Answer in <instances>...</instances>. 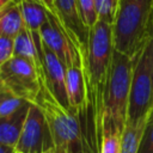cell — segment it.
I'll return each mask as SVG.
<instances>
[{
    "label": "cell",
    "instance_id": "cb8c5ba5",
    "mask_svg": "<svg viewBox=\"0 0 153 153\" xmlns=\"http://www.w3.org/2000/svg\"><path fill=\"white\" fill-rule=\"evenodd\" d=\"M30 1L36 2L37 5H39V6H42L43 8H45L49 13H51V14H54V16H56V17H57L54 0H30Z\"/></svg>",
    "mask_w": 153,
    "mask_h": 153
},
{
    "label": "cell",
    "instance_id": "83f0119b",
    "mask_svg": "<svg viewBox=\"0 0 153 153\" xmlns=\"http://www.w3.org/2000/svg\"><path fill=\"white\" fill-rule=\"evenodd\" d=\"M43 153H56V152H55V149H54V148H49V149L44 151Z\"/></svg>",
    "mask_w": 153,
    "mask_h": 153
},
{
    "label": "cell",
    "instance_id": "ffe728a7",
    "mask_svg": "<svg viewBox=\"0 0 153 153\" xmlns=\"http://www.w3.org/2000/svg\"><path fill=\"white\" fill-rule=\"evenodd\" d=\"M137 153H153V109L149 112Z\"/></svg>",
    "mask_w": 153,
    "mask_h": 153
},
{
    "label": "cell",
    "instance_id": "2e32d148",
    "mask_svg": "<svg viewBox=\"0 0 153 153\" xmlns=\"http://www.w3.org/2000/svg\"><path fill=\"white\" fill-rule=\"evenodd\" d=\"M147 120L148 117L136 123H126L121 139V153H137Z\"/></svg>",
    "mask_w": 153,
    "mask_h": 153
},
{
    "label": "cell",
    "instance_id": "52a82bcc",
    "mask_svg": "<svg viewBox=\"0 0 153 153\" xmlns=\"http://www.w3.org/2000/svg\"><path fill=\"white\" fill-rule=\"evenodd\" d=\"M49 148H54V146L45 116L36 104L31 103L14 151L18 153H43Z\"/></svg>",
    "mask_w": 153,
    "mask_h": 153
},
{
    "label": "cell",
    "instance_id": "4fadbf2b",
    "mask_svg": "<svg viewBox=\"0 0 153 153\" xmlns=\"http://www.w3.org/2000/svg\"><path fill=\"white\" fill-rule=\"evenodd\" d=\"M30 104L31 103L25 102L14 114L8 117L0 118V145L16 148L27 116Z\"/></svg>",
    "mask_w": 153,
    "mask_h": 153
},
{
    "label": "cell",
    "instance_id": "4316f807",
    "mask_svg": "<svg viewBox=\"0 0 153 153\" xmlns=\"http://www.w3.org/2000/svg\"><path fill=\"white\" fill-rule=\"evenodd\" d=\"M14 152H16L14 148H11V147L0 145V153H14Z\"/></svg>",
    "mask_w": 153,
    "mask_h": 153
},
{
    "label": "cell",
    "instance_id": "6da1fadb",
    "mask_svg": "<svg viewBox=\"0 0 153 153\" xmlns=\"http://www.w3.org/2000/svg\"><path fill=\"white\" fill-rule=\"evenodd\" d=\"M114 53L112 25L98 20L90 30L88 53L84 65L88 105L94 118L96 133L100 143L103 124V92L109 73L110 62Z\"/></svg>",
    "mask_w": 153,
    "mask_h": 153
},
{
    "label": "cell",
    "instance_id": "8992f818",
    "mask_svg": "<svg viewBox=\"0 0 153 153\" xmlns=\"http://www.w3.org/2000/svg\"><path fill=\"white\" fill-rule=\"evenodd\" d=\"M0 78L12 96L29 103H35L43 82L37 68L18 56H13L0 67Z\"/></svg>",
    "mask_w": 153,
    "mask_h": 153
},
{
    "label": "cell",
    "instance_id": "7c38bea8",
    "mask_svg": "<svg viewBox=\"0 0 153 153\" xmlns=\"http://www.w3.org/2000/svg\"><path fill=\"white\" fill-rule=\"evenodd\" d=\"M22 17L24 20V26L29 31L35 45L37 47L42 56V38L41 31L43 25L48 20V11L42 6L32 2L30 0H18Z\"/></svg>",
    "mask_w": 153,
    "mask_h": 153
},
{
    "label": "cell",
    "instance_id": "d6986e66",
    "mask_svg": "<svg viewBox=\"0 0 153 153\" xmlns=\"http://www.w3.org/2000/svg\"><path fill=\"white\" fill-rule=\"evenodd\" d=\"M78 1H79V10L82 23L88 30H91L98 22V14L96 11L94 0H78Z\"/></svg>",
    "mask_w": 153,
    "mask_h": 153
},
{
    "label": "cell",
    "instance_id": "603a6c76",
    "mask_svg": "<svg viewBox=\"0 0 153 153\" xmlns=\"http://www.w3.org/2000/svg\"><path fill=\"white\" fill-rule=\"evenodd\" d=\"M146 53H147L148 63H149V68H151V73H152V81H153V20L151 24L149 35H148V39L146 43Z\"/></svg>",
    "mask_w": 153,
    "mask_h": 153
},
{
    "label": "cell",
    "instance_id": "d4e9b609",
    "mask_svg": "<svg viewBox=\"0 0 153 153\" xmlns=\"http://www.w3.org/2000/svg\"><path fill=\"white\" fill-rule=\"evenodd\" d=\"M10 94H11V93L6 90L4 82H2V80H1V78H0V102H1L2 99H5L7 96H10Z\"/></svg>",
    "mask_w": 153,
    "mask_h": 153
},
{
    "label": "cell",
    "instance_id": "e0dca14e",
    "mask_svg": "<svg viewBox=\"0 0 153 153\" xmlns=\"http://www.w3.org/2000/svg\"><path fill=\"white\" fill-rule=\"evenodd\" d=\"M121 130L103 128L99 143V153H121Z\"/></svg>",
    "mask_w": 153,
    "mask_h": 153
},
{
    "label": "cell",
    "instance_id": "5b68a950",
    "mask_svg": "<svg viewBox=\"0 0 153 153\" xmlns=\"http://www.w3.org/2000/svg\"><path fill=\"white\" fill-rule=\"evenodd\" d=\"M153 109V81L146 45L134 61L127 122L136 123L149 116ZM126 122V123H127Z\"/></svg>",
    "mask_w": 153,
    "mask_h": 153
},
{
    "label": "cell",
    "instance_id": "484cf974",
    "mask_svg": "<svg viewBox=\"0 0 153 153\" xmlns=\"http://www.w3.org/2000/svg\"><path fill=\"white\" fill-rule=\"evenodd\" d=\"M13 1H16V0H0V13L2 11H5Z\"/></svg>",
    "mask_w": 153,
    "mask_h": 153
},
{
    "label": "cell",
    "instance_id": "44dd1931",
    "mask_svg": "<svg viewBox=\"0 0 153 153\" xmlns=\"http://www.w3.org/2000/svg\"><path fill=\"white\" fill-rule=\"evenodd\" d=\"M24 103H25V100L18 98V97H14V96H12V94L7 96L5 99H2V100L0 102V118L11 116V115L14 114Z\"/></svg>",
    "mask_w": 153,
    "mask_h": 153
},
{
    "label": "cell",
    "instance_id": "8fae6325",
    "mask_svg": "<svg viewBox=\"0 0 153 153\" xmlns=\"http://www.w3.org/2000/svg\"><path fill=\"white\" fill-rule=\"evenodd\" d=\"M66 87L71 109L79 116L88 111V92L85 69L82 66L66 68Z\"/></svg>",
    "mask_w": 153,
    "mask_h": 153
},
{
    "label": "cell",
    "instance_id": "ac0fdd59",
    "mask_svg": "<svg viewBox=\"0 0 153 153\" xmlns=\"http://www.w3.org/2000/svg\"><path fill=\"white\" fill-rule=\"evenodd\" d=\"M118 0H94L98 20H103L108 24L114 23Z\"/></svg>",
    "mask_w": 153,
    "mask_h": 153
},
{
    "label": "cell",
    "instance_id": "5bb4252c",
    "mask_svg": "<svg viewBox=\"0 0 153 153\" xmlns=\"http://www.w3.org/2000/svg\"><path fill=\"white\" fill-rule=\"evenodd\" d=\"M14 43V56L18 57H23L25 60H27L29 62H31L38 71L42 81L44 79V72H43V62H42V56L37 49V47L35 45L29 31L24 27L18 35L17 37L13 39Z\"/></svg>",
    "mask_w": 153,
    "mask_h": 153
},
{
    "label": "cell",
    "instance_id": "9c48e42d",
    "mask_svg": "<svg viewBox=\"0 0 153 153\" xmlns=\"http://www.w3.org/2000/svg\"><path fill=\"white\" fill-rule=\"evenodd\" d=\"M56 14L73 44L81 54L85 65L88 53L90 30L84 25L78 0H54Z\"/></svg>",
    "mask_w": 153,
    "mask_h": 153
},
{
    "label": "cell",
    "instance_id": "7a4b0ae2",
    "mask_svg": "<svg viewBox=\"0 0 153 153\" xmlns=\"http://www.w3.org/2000/svg\"><path fill=\"white\" fill-rule=\"evenodd\" d=\"M153 20V0H118L112 23L114 49L133 61L145 48Z\"/></svg>",
    "mask_w": 153,
    "mask_h": 153
},
{
    "label": "cell",
    "instance_id": "ba28073f",
    "mask_svg": "<svg viewBox=\"0 0 153 153\" xmlns=\"http://www.w3.org/2000/svg\"><path fill=\"white\" fill-rule=\"evenodd\" d=\"M42 43L45 44L65 65L66 68L72 66H82V57L78 48L73 44L59 18L48 12V20L41 31Z\"/></svg>",
    "mask_w": 153,
    "mask_h": 153
},
{
    "label": "cell",
    "instance_id": "277c9868",
    "mask_svg": "<svg viewBox=\"0 0 153 153\" xmlns=\"http://www.w3.org/2000/svg\"><path fill=\"white\" fill-rule=\"evenodd\" d=\"M33 104L45 116L56 153H88L78 114L62 108L43 82Z\"/></svg>",
    "mask_w": 153,
    "mask_h": 153
},
{
    "label": "cell",
    "instance_id": "f1b7e54d",
    "mask_svg": "<svg viewBox=\"0 0 153 153\" xmlns=\"http://www.w3.org/2000/svg\"><path fill=\"white\" fill-rule=\"evenodd\" d=\"M14 153H18V152H14Z\"/></svg>",
    "mask_w": 153,
    "mask_h": 153
},
{
    "label": "cell",
    "instance_id": "30bf717a",
    "mask_svg": "<svg viewBox=\"0 0 153 153\" xmlns=\"http://www.w3.org/2000/svg\"><path fill=\"white\" fill-rule=\"evenodd\" d=\"M42 62L44 79L43 84L54 97V99L65 109L72 110L68 102L66 87V67L59 57L42 43ZM73 111V110H72Z\"/></svg>",
    "mask_w": 153,
    "mask_h": 153
},
{
    "label": "cell",
    "instance_id": "7402d4cb",
    "mask_svg": "<svg viewBox=\"0 0 153 153\" xmlns=\"http://www.w3.org/2000/svg\"><path fill=\"white\" fill-rule=\"evenodd\" d=\"M14 43L10 37H0V67L10 61L14 54Z\"/></svg>",
    "mask_w": 153,
    "mask_h": 153
},
{
    "label": "cell",
    "instance_id": "3957f363",
    "mask_svg": "<svg viewBox=\"0 0 153 153\" xmlns=\"http://www.w3.org/2000/svg\"><path fill=\"white\" fill-rule=\"evenodd\" d=\"M134 61L114 49L103 92V128L123 131L127 122Z\"/></svg>",
    "mask_w": 153,
    "mask_h": 153
},
{
    "label": "cell",
    "instance_id": "9a60e30c",
    "mask_svg": "<svg viewBox=\"0 0 153 153\" xmlns=\"http://www.w3.org/2000/svg\"><path fill=\"white\" fill-rule=\"evenodd\" d=\"M24 27L19 2L16 0L0 13V37H10L14 39Z\"/></svg>",
    "mask_w": 153,
    "mask_h": 153
}]
</instances>
